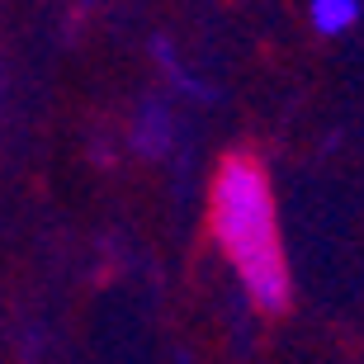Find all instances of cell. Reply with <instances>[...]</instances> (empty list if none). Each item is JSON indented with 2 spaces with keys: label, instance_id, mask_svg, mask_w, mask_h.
<instances>
[{
  "label": "cell",
  "instance_id": "cell-1",
  "mask_svg": "<svg viewBox=\"0 0 364 364\" xmlns=\"http://www.w3.org/2000/svg\"><path fill=\"white\" fill-rule=\"evenodd\" d=\"M208 223L223 246V256L237 265L246 294L260 312H284L289 308V265H284V242H279V208L265 166L251 151L223 156L208 194Z\"/></svg>",
  "mask_w": 364,
  "mask_h": 364
},
{
  "label": "cell",
  "instance_id": "cell-2",
  "mask_svg": "<svg viewBox=\"0 0 364 364\" xmlns=\"http://www.w3.org/2000/svg\"><path fill=\"white\" fill-rule=\"evenodd\" d=\"M171 142H176L171 109L156 105V100H147V105H142V114H137V123H133V147L142 151V156H166V151H171Z\"/></svg>",
  "mask_w": 364,
  "mask_h": 364
},
{
  "label": "cell",
  "instance_id": "cell-3",
  "mask_svg": "<svg viewBox=\"0 0 364 364\" xmlns=\"http://www.w3.org/2000/svg\"><path fill=\"white\" fill-rule=\"evenodd\" d=\"M360 10H364L360 0H308V19L322 38H336L350 24H360Z\"/></svg>",
  "mask_w": 364,
  "mask_h": 364
}]
</instances>
